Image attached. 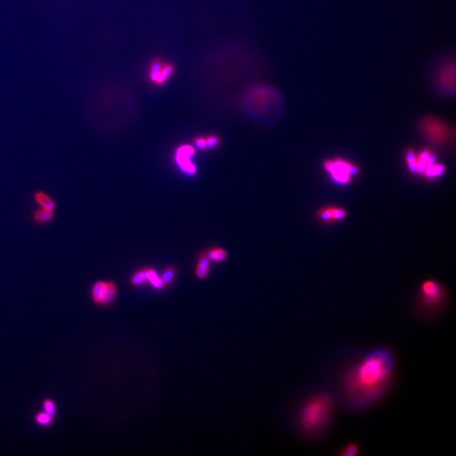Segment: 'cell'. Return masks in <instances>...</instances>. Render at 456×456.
<instances>
[{
  "mask_svg": "<svg viewBox=\"0 0 456 456\" xmlns=\"http://www.w3.org/2000/svg\"><path fill=\"white\" fill-rule=\"evenodd\" d=\"M395 359L387 349L372 350L344 369L339 380L344 406L353 412L368 409L387 392Z\"/></svg>",
  "mask_w": 456,
  "mask_h": 456,
  "instance_id": "obj_1",
  "label": "cell"
},
{
  "mask_svg": "<svg viewBox=\"0 0 456 456\" xmlns=\"http://www.w3.org/2000/svg\"><path fill=\"white\" fill-rule=\"evenodd\" d=\"M335 412V399L326 391H318L302 400L297 415V422L304 436L316 438L330 427Z\"/></svg>",
  "mask_w": 456,
  "mask_h": 456,
  "instance_id": "obj_2",
  "label": "cell"
},
{
  "mask_svg": "<svg viewBox=\"0 0 456 456\" xmlns=\"http://www.w3.org/2000/svg\"><path fill=\"white\" fill-rule=\"evenodd\" d=\"M247 110L259 119L275 122L284 111V100L278 90L267 84H257L248 90L245 95Z\"/></svg>",
  "mask_w": 456,
  "mask_h": 456,
  "instance_id": "obj_3",
  "label": "cell"
},
{
  "mask_svg": "<svg viewBox=\"0 0 456 456\" xmlns=\"http://www.w3.org/2000/svg\"><path fill=\"white\" fill-rule=\"evenodd\" d=\"M447 294L438 281L426 280L419 287L416 305L419 314L431 317L440 314L446 304Z\"/></svg>",
  "mask_w": 456,
  "mask_h": 456,
  "instance_id": "obj_4",
  "label": "cell"
},
{
  "mask_svg": "<svg viewBox=\"0 0 456 456\" xmlns=\"http://www.w3.org/2000/svg\"><path fill=\"white\" fill-rule=\"evenodd\" d=\"M419 135L430 145L443 147L448 144L453 135L450 124L434 114H425L416 123Z\"/></svg>",
  "mask_w": 456,
  "mask_h": 456,
  "instance_id": "obj_5",
  "label": "cell"
},
{
  "mask_svg": "<svg viewBox=\"0 0 456 456\" xmlns=\"http://www.w3.org/2000/svg\"><path fill=\"white\" fill-rule=\"evenodd\" d=\"M432 88L442 98H451L456 93V63L454 58H444L433 69Z\"/></svg>",
  "mask_w": 456,
  "mask_h": 456,
  "instance_id": "obj_6",
  "label": "cell"
},
{
  "mask_svg": "<svg viewBox=\"0 0 456 456\" xmlns=\"http://www.w3.org/2000/svg\"><path fill=\"white\" fill-rule=\"evenodd\" d=\"M322 167L331 179L338 185L350 184L359 173L356 164L342 158H329L323 161Z\"/></svg>",
  "mask_w": 456,
  "mask_h": 456,
  "instance_id": "obj_7",
  "label": "cell"
},
{
  "mask_svg": "<svg viewBox=\"0 0 456 456\" xmlns=\"http://www.w3.org/2000/svg\"><path fill=\"white\" fill-rule=\"evenodd\" d=\"M175 73V67L173 63L161 59L151 60L147 67V79L150 83L157 86L166 85Z\"/></svg>",
  "mask_w": 456,
  "mask_h": 456,
  "instance_id": "obj_8",
  "label": "cell"
},
{
  "mask_svg": "<svg viewBox=\"0 0 456 456\" xmlns=\"http://www.w3.org/2000/svg\"><path fill=\"white\" fill-rule=\"evenodd\" d=\"M195 150L192 145H181L175 151V161L182 173L189 176H195L197 167L191 160L195 156Z\"/></svg>",
  "mask_w": 456,
  "mask_h": 456,
  "instance_id": "obj_9",
  "label": "cell"
},
{
  "mask_svg": "<svg viewBox=\"0 0 456 456\" xmlns=\"http://www.w3.org/2000/svg\"><path fill=\"white\" fill-rule=\"evenodd\" d=\"M317 219L324 223H336L345 220L347 217V211L345 208L338 205H326L318 209L315 214Z\"/></svg>",
  "mask_w": 456,
  "mask_h": 456,
  "instance_id": "obj_10",
  "label": "cell"
},
{
  "mask_svg": "<svg viewBox=\"0 0 456 456\" xmlns=\"http://www.w3.org/2000/svg\"><path fill=\"white\" fill-rule=\"evenodd\" d=\"M437 156L428 147H423L417 152L416 151V174L422 176L425 171L433 164L437 162Z\"/></svg>",
  "mask_w": 456,
  "mask_h": 456,
  "instance_id": "obj_11",
  "label": "cell"
},
{
  "mask_svg": "<svg viewBox=\"0 0 456 456\" xmlns=\"http://www.w3.org/2000/svg\"><path fill=\"white\" fill-rule=\"evenodd\" d=\"M33 199L39 207L50 210V211L56 210V206H57L56 202L54 201V198H52L50 195H47V193L38 190L33 194Z\"/></svg>",
  "mask_w": 456,
  "mask_h": 456,
  "instance_id": "obj_12",
  "label": "cell"
},
{
  "mask_svg": "<svg viewBox=\"0 0 456 456\" xmlns=\"http://www.w3.org/2000/svg\"><path fill=\"white\" fill-rule=\"evenodd\" d=\"M55 217V211L39 207L33 211L32 214V220L38 225L50 223Z\"/></svg>",
  "mask_w": 456,
  "mask_h": 456,
  "instance_id": "obj_13",
  "label": "cell"
},
{
  "mask_svg": "<svg viewBox=\"0 0 456 456\" xmlns=\"http://www.w3.org/2000/svg\"><path fill=\"white\" fill-rule=\"evenodd\" d=\"M107 286V281H104V280H98L93 284L91 291V299L96 304L101 306L103 304Z\"/></svg>",
  "mask_w": 456,
  "mask_h": 456,
  "instance_id": "obj_14",
  "label": "cell"
},
{
  "mask_svg": "<svg viewBox=\"0 0 456 456\" xmlns=\"http://www.w3.org/2000/svg\"><path fill=\"white\" fill-rule=\"evenodd\" d=\"M445 172H446L445 165L443 163H439L437 161V162L433 164L431 167L428 168L427 170L425 171L422 177L428 180L437 179L438 178L443 176Z\"/></svg>",
  "mask_w": 456,
  "mask_h": 456,
  "instance_id": "obj_15",
  "label": "cell"
},
{
  "mask_svg": "<svg viewBox=\"0 0 456 456\" xmlns=\"http://www.w3.org/2000/svg\"><path fill=\"white\" fill-rule=\"evenodd\" d=\"M204 253L211 262L224 261L227 258V251L221 248H209Z\"/></svg>",
  "mask_w": 456,
  "mask_h": 456,
  "instance_id": "obj_16",
  "label": "cell"
},
{
  "mask_svg": "<svg viewBox=\"0 0 456 456\" xmlns=\"http://www.w3.org/2000/svg\"><path fill=\"white\" fill-rule=\"evenodd\" d=\"M405 160L408 171L412 174H416V151L413 148H408L405 153Z\"/></svg>",
  "mask_w": 456,
  "mask_h": 456,
  "instance_id": "obj_17",
  "label": "cell"
},
{
  "mask_svg": "<svg viewBox=\"0 0 456 456\" xmlns=\"http://www.w3.org/2000/svg\"><path fill=\"white\" fill-rule=\"evenodd\" d=\"M107 291H106L102 306L109 305L112 302H114V300L117 296V293H118L116 284L114 283V281L107 280Z\"/></svg>",
  "mask_w": 456,
  "mask_h": 456,
  "instance_id": "obj_18",
  "label": "cell"
},
{
  "mask_svg": "<svg viewBox=\"0 0 456 456\" xmlns=\"http://www.w3.org/2000/svg\"><path fill=\"white\" fill-rule=\"evenodd\" d=\"M131 284L134 286H141L147 282V270L146 268H143L133 274L131 277Z\"/></svg>",
  "mask_w": 456,
  "mask_h": 456,
  "instance_id": "obj_19",
  "label": "cell"
},
{
  "mask_svg": "<svg viewBox=\"0 0 456 456\" xmlns=\"http://www.w3.org/2000/svg\"><path fill=\"white\" fill-rule=\"evenodd\" d=\"M147 270V281L151 284L155 289H161L164 287L163 281L161 280L157 271L152 268H146Z\"/></svg>",
  "mask_w": 456,
  "mask_h": 456,
  "instance_id": "obj_20",
  "label": "cell"
},
{
  "mask_svg": "<svg viewBox=\"0 0 456 456\" xmlns=\"http://www.w3.org/2000/svg\"><path fill=\"white\" fill-rule=\"evenodd\" d=\"M175 277H176L175 268L173 267V266H168V267L165 268V270H164L162 275L160 277L161 280L163 281L164 287L171 286L173 282V280L175 279Z\"/></svg>",
  "mask_w": 456,
  "mask_h": 456,
  "instance_id": "obj_21",
  "label": "cell"
},
{
  "mask_svg": "<svg viewBox=\"0 0 456 456\" xmlns=\"http://www.w3.org/2000/svg\"><path fill=\"white\" fill-rule=\"evenodd\" d=\"M53 418L54 417H52L45 412H38V414L35 416V422L41 427H48L52 424Z\"/></svg>",
  "mask_w": 456,
  "mask_h": 456,
  "instance_id": "obj_22",
  "label": "cell"
},
{
  "mask_svg": "<svg viewBox=\"0 0 456 456\" xmlns=\"http://www.w3.org/2000/svg\"><path fill=\"white\" fill-rule=\"evenodd\" d=\"M42 408L44 412L50 415L52 417H54L56 416V405L54 400L51 399H46L42 402Z\"/></svg>",
  "mask_w": 456,
  "mask_h": 456,
  "instance_id": "obj_23",
  "label": "cell"
},
{
  "mask_svg": "<svg viewBox=\"0 0 456 456\" xmlns=\"http://www.w3.org/2000/svg\"><path fill=\"white\" fill-rule=\"evenodd\" d=\"M205 139H206L207 150L208 149L217 148L221 145V139L217 135H215V134L205 136Z\"/></svg>",
  "mask_w": 456,
  "mask_h": 456,
  "instance_id": "obj_24",
  "label": "cell"
},
{
  "mask_svg": "<svg viewBox=\"0 0 456 456\" xmlns=\"http://www.w3.org/2000/svg\"><path fill=\"white\" fill-rule=\"evenodd\" d=\"M358 452V448L354 444H346V446L343 448L340 456H356Z\"/></svg>",
  "mask_w": 456,
  "mask_h": 456,
  "instance_id": "obj_25",
  "label": "cell"
},
{
  "mask_svg": "<svg viewBox=\"0 0 456 456\" xmlns=\"http://www.w3.org/2000/svg\"><path fill=\"white\" fill-rule=\"evenodd\" d=\"M192 142L195 147L198 148V150H200V151H206V150H207L205 136H196V137L193 139Z\"/></svg>",
  "mask_w": 456,
  "mask_h": 456,
  "instance_id": "obj_26",
  "label": "cell"
},
{
  "mask_svg": "<svg viewBox=\"0 0 456 456\" xmlns=\"http://www.w3.org/2000/svg\"><path fill=\"white\" fill-rule=\"evenodd\" d=\"M209 271H210V268L202 267L199 265H196L195 275H196V277H198V279L204 280L208 277Z\"/></svg>",
  "mask_w": 456,
  "mask_h": 456,
  "instance_id": "obj_27",
  "label": "cell"
},
{
  "mask_svg": "<svg viewBox=\"0 0 456 456\" xmlns=\"http://www.w3.org/2000/svg\"><path fill=\"white\" fill-rule=\"evenodd\" d=\"M211 260L208 258L207 256L205 255L204 252L198 255V261H197V264H196V265H199V266H202V267L210 268L211 267Z\"/></svg>",
  "mask_w": 456,
  "mask_h": 456,
  "instance_id": "obj_28",
  "label": "cell"
}]
</instances>
